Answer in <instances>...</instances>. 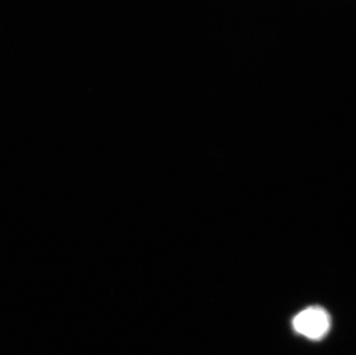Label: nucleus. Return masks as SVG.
Returning <instances> with one entry per match:
<instances>
[{
    "mask_svg": "<svg viewBox=\"0 0 356 355\" xmlns=\"http://www.w3.org/2000/svg\"><path fill=\"white\" fill-rule=\"evenodd\" d=\"M292 324L296 333L312 340H321L329 333L331 320L324 309L310 307L300 312L293 319Z\"/></svg>",
    "mask_w": 356,
    "mask_h": 355,
    "instance_id": "f257e3e1",
    "label": "nucleus"
}]
</instances>
